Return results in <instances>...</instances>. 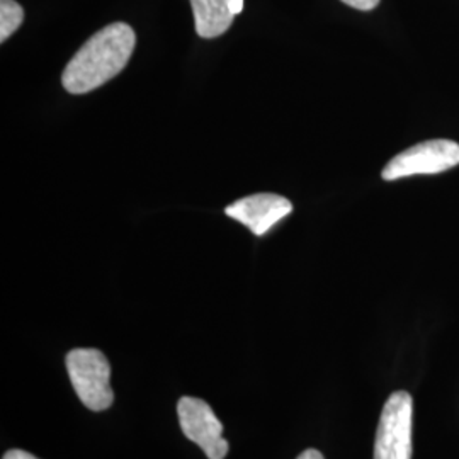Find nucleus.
Instances as JSON below:
<instances>
[{"instance_id": "5", "label": "nucleus", "mask_w": 459, "mask_h": 459, "mask_svg": "<svg viewBox=\"0 0 459 459\" xmlns=\"http://www.w3.org/2000/svg\"><path fill=\"white\" fill-rule=\"evenodd\" d=\"M178 415L184 436L197 444L210 459H225L229 441L223 439V424L216 419L212 407L195 396H182Z\"/></svg>"}, {"instance_id": "12", "label": "nucleus", "mask_w": 459, "mask_h": 459, "mask_svg": "<svg viewBox=\"0 0 459 459\" xmlns=\"http://www.w3.org/2000/svg\"><path fill=\"white\" fill-rule=\"evenodd\" d=\"M230 11L233 16L240 14L244 11V0H230Z\"/></svg>"}, {"instance_id": "7", "label": "nucleus", "mask_w": 459, "mask_h": 459, "mask_svg": "<svg viewBox=\"0 0 459 459\" xmlns=\"http://www.w3.org/2000/svg\"><path fill=\"white\" fill-rule=\"evenodd\" d=\"M196 33L201 38H218L227 33L235 16L230 11V0H191Z\"/></svg>"}, {"instance_id": "4", "label": "nucleus", "mask_w": 459, "mask_h": 459, "mask_svg": "<svg viewBox=\"0 0 459 459\" xmlns=\"http://www.w3.org/2000/svg\"><path fill=\"white\" fill-rule=\"evenodd\" d=\"M459 165V145L451 140H429L417 143L402 153L383 169L385 181H396L420 174H441Z\"/></svg>"}, {"instance_id": "6", "label": "nucleus", "mask_w": 459, "mask_h": 459, "mask_svg": "<svg viewBox=\"0 0 459 459\" xmlns=\"http://www.w3.org/2000/svg\"><path fill=\"white\" fill-rule=\"evenodd\" d=\"M293 212V204L290 199L279 195H254L242 197L240 201L225 208L230 218L240 221L247 229L257 237L265 235L284 216Z\"/></svg>"}, {"instance_id": "8", "label": "nucleus", "mask_w": 459, "mask_h": 459, "mask_svg": "<svg viewBox=\"0 0 459 459\" xmlns=\"http://www.w3.org/2000/svg\"><path fill=\"white\" fill-rule=\"evenodd\" d=\"M24 11L16 0H0V41H7L21 28Z\"/></svg>"}, {"instance_id": "9", "label": "nucleus", "mask_w": 459, "mask_h": 459, "mask_svg": "<svg viewBox=\"0 0 459 459\" xmlns=\"http://www.w3.org/2000/svg\"><path fill=\"white\" fill-rule=\"evenodd\" d=\"M342 2L349 7H354L359 11H373L379 4V0H342Z\"/></svg>"}, {"instance_id": "2", "label": "nucleus", "mask_w": 459, "mask_h": 459, "mask_svg": "<svg viewBox=\"0 0 459 459\" xmlns=\"http://www.w3.org/2000/svg\"><path fill=\"white\" fill-rule=\"evenodd\" d=\"M65 362L72 386L83 405L92 411H108L115 402L108 358L98 349H74Z\"/></svg>"}, {"instance_id": "3", "label": "nucleus", "mask_w": 459, "mask_h": 459, "mask_svg": "<svg viewBox=\"0 0 459 459\" xmlns=\"http://www.w3.org/2000/svg\"><path fill=\"white\" fill-rule=\"evenodd\" d=\"M413 400L407 392H394L385 403L375 441V459H411Z\"/></svg>"}, {"instance_id": "1", "label": "nucleus", "mask_w": 459, "mask_h": 459, "mask_svg": "<svg viewBox=\"0 0 459 459\" xmlns=\"http://www.w3.org/2000/svg\"><path fill=\"white\" fill-rule=\"evenodd\" d=\"M136 45V34L126 22L106 26L89 38L68 62L62 83L70 94H87L109 82L126 66Z\"/></svg>"}, {"instance_id": "11", "label": "nucleus", "mask_w": 459, "mask_h": 459, "mask_svg": "<svg viewBox=\"0 0 459 459\" xmlns=\"http://www.w3.org/2000/svg\"><path fill=\"white\" fill-rule=\"evenodd\" d=\"M296 459H325L324 458V455L320 453V451H316V449H307V451H303L299 456Z\"/></svg>"}, {"instance_id": "10", "label": "nucleus", "mask_w": 459, "mask_h": 459, "mask_svg": "<svg viewBox=\"0 0 459 459\" xmlns=\"http://www.w3.org/2000/svg\"><path fill=\"white\" fill-rule=\"evenodd\" d=\"M2 459H38L34 458L33 455H30V453H26V451H22V449H11V451H7L5 455H4V458Z\"/></svg>"}]
</instances>
